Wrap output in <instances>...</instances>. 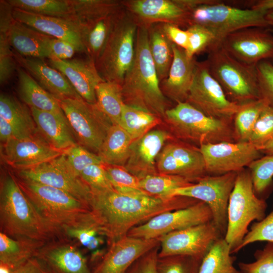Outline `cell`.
I'll use <instances>...</instances> for the list:
<instances>
[{"label": "cell", "instance_id": "cell-4", "mask_svg": "<svg viewBox=\"0 0 273 273\" xmlns=\"http://www.w3.org/2000/svg\"><path fill=\"white\" fill-rule=\"evenodd\" d=\"M189 13V25H199L210 31L219 43L228 35L249 27L271 28L267 11L242 9L219 0H181Z\"/></svg>", "mask_w": 273, "mask_h": 273}, {"label": "cell", "instance_id": "cell-52", "mask_svg": "<svg viewBox=\"0 0 273 273\" xmlns=\"http://www.w3.org/2000/svg\"><path fill=\"white\" fill-rule=\"evenodd\" d=\"M256 68L261 98L273 107V64L263 60L257 64Z\"/></svg>", "mask_w": 273, "mask_h": 273}, {"label": "cell", "instance_id": "cell-21", "mask_svg": "<svg viewBox=\"0 0 273 273\" xmlns=\"http://www.w3.org/2000/svg\"><path fill=\"white\" fill-rule=\"evenodd\" d=\"M75 240L54 238L40 248L35 257L51 273H92Z\"/></svg>", "mask_w": 273, "mask_h": 273}, {"label": "cell", "instance_id": "cell-32", "mask_svg": "<svg viewBox=\"0 0 273 273\" xmlns=\"http://www.w3.org/2000/svg\"><path fill=\"white\" fill-rule=\"evenodd\" d=\"M46 242L25 237L14 238L0 232V262L14 269L35 257Z\"/></svg>", "mask_w": 273, "mask_h": 273}, {"label": "cell", "instance_id": "cell-38", "mask_svg": "<svg viewBox=\"0 0 273 273\" xmlns=\"http://www.w3.org/2000/svg\"><path fill=\"white\" fill-rule=\"evenodd\" d=\"M161 121V118L151 112L124 104L119 125L133 141L152 130Z\"/></svg>", "mask_w": 273, "mask_h": 273}, {"label": "cell", "instance_id": "cell-60", "mask_svg": "<svg viewBox=\"0 0 273 273\" xmlns=\"http://www.w3.org/2000/svg\"><path fill=\"white\" fill-rule=\"evenodd\" d=\"M260 152L266 155H273V140L265 145Z\"/></svg>", "mask_w": 273, "mask_h": 273}, {"label": "cell", "instance_id": "cell-56", "mask_svg": "<svg viewBox=\"0 0 273 273\" xmlns=\"http://www.w3.org/2000/svg\"><path fill=\"white\" fill-rule=\"evenodd\" d=\"M162 29L173 43L186 50L188 46L189 34L187 30L172 24H160Z\"/></svg>", "mask_w": 273, "mask_h": 273}, {"label": "cell", "instance_id": "cell-51", "mask_svg": "<svg viewBox=\"0 0 273 273\" xmlns=\"http://www.w3.org/2000/svg\"><path fill=\"white\" fill-rule=\"evenodd\" d=\"M80 177L90 191L114 189L104 164H94L87 166L81 172Z\"/></svg>", "mask_w": 273, "mask_h": 273}, {"label": "cell", "instance_id": "cell-50", "mask_svg": "<svg viewBox=\"0 0 273 273\" xmlns=\"http://www.w3.org/2000/svg\"><path fill=\"white\" fill-rule=\"evenodd\" d=\"M258 241L273 243V210L260 221L254 223L234 253Z\"/></svg>", "mask_w": 273, "mask_h": 273}, {"label": "cell", "instance_id": "cell-42", "mask_svg": "<svg viewBox=\"0 0 273 273\" xmlns=\"http://www.w3.org/2000/svg\"><path fill=\"white\" fill-rule=\"evenodd\" d=\"M59 234L60 237L74 240L86 248L96 237L103 236L90 212L61 226Z\"/></svg>", "mask_w": 273, "mask_h": 273}, {"label": "cell", "instance_id": "cell-63", "mask_svg": "<svg viewBox=\"0 0 273 273\" xmlns=\"http://www.w3.org/2000/svg\"><path fill=\"white\" fill-rule=\"evenodd\" d=\"M270 30H271V31L273 32V28H270ZM271 61V62H272V63L273 64V60H271V61Z\"/></svg>", "mask_w": 273, "mask_h": 273}, {"label": "cell", "instance_id": "cell-8", "mask_svg": "<svg viewBox=\"0 0 273 273\" xmlns=\"http://www.w3.org/2000/svg\"><path fill=\"white\" fill-rule=\"evenodd\" d=\"M267 204L255 194L250 172L245 168L237 172L228 207V225L224 239L234 253L248 232L254 220L265 217Z\"/></svg>", "mask_w": 273, "mask_h": 273}, {"label": "cell", "instance_id": "cell-28", "mask_svg": "<svg viewBox=\"0 0 273 273\" xmlns=\"http://www.w3.org/2000/svg\"><path fill=\"white\" fill-rule=\"evenodd\" d=\"M14 19L41 33L67 40L74 44L79 52L85 53L80 36L74 23L70 20L36 14L13 8Z\"/></svg>", "mask_w": 273, "mask_h": 273}, {"label": "cell", "instance_id": "cell-1", "mask_svg": "<svg viewBox=\"0 0 273 273\" xmlns=\"http://www.w3.org/2000/svg\"><path fill=\"white\" fill-rule=\"evenodd\" d=\"M90 192V212L108 246L161 213L187 208L199 201L183 196L163 200L148 194H122L114 189Z\"/></svg>", "mask_w": 273, "mask_h": 273}, {"label": "cell", "instance_id": "cell-26", "mask_svg": "<svg viewBox=\"0 0 273 273\" xmlns=\"http://www.w3.org/2000/svg\"><path fill=\"white\" fill-rule=\"evenodd\" d=\"M13 53L17 63L21 68L59 100L67 98H82L67 78L59 71L46 64L43 59L26 57L16 52Z\"/></svg>", "mask_w": 273, "mask_h": 273}, {"label": "cell", "instance_id": "cell-37", "mask_svg": "<svg viewBox=\"0 0 273 273\" xmlns=\"http://www.w3.org/2000/svg\"><path fill=\"white\" fill-rule=\"evenodd\" d=\"M194 184L179 176L160 173L148 175L139 179L140 187L144 192L163 200L175 197L172 195L176 190Z\"/></svg>", "mask_w": 273, "mask_h": 273}, {"label": "cell", "instance_id": "cell-47", "mask_svg": "<svg viewBox=\"0 0 273 273\" xmlns=\"http://www.w3.org/2000/svg\"><path fill=\"white\" fill-rule=\"evenodd\" d=\"M202 260L186 255L158 258L159 273H198Z\"/></svg>", "mask_w": 273, "mask_h": 273}, {"label": "cell", "instance_id": "cell-25", "mask_svg": "<svg viewBox=\"0 0 273 273\" xmlns=\"http://www.w3.org/2000/svg\"><path fill=\"white\" fill-rule=\"evenodd\" d=\"M49 63L67 78L84 100L97 103L96 87L105 80L100 75L94 61L88 58L85 60L49 59Z\"/></svg>", "mask_w": 273, "mask_h": 273}, {"label": "cell", "instance_id": "cell-48", "mask_svg": "<svg viewBox=\"0 0 273 273\" xmlns=\"http://www.w3.org/2000/svg\"><path fill=\"white\" fill-rule=\"evenodd\" d=\"M64 153L71 169L79 177L82 171L87 166L94 164H104L97 154L79 144L72 146Z\"/></svg>", "mask_w": 273, "mask_h": 273}, {"label": "cell", "instance_id": "cell-16", "mask_svg": "<svg viewBox=\"0 0 273 273\" xmlns=\"http://www.w3.org/2000/svg\"><path fill=\"white\" fill-rule=\"evenodd\" d=\"M212 221L205 202L199 201L187 208L161 213L132 228L127 235L139 238L157 239L168 233Z\"/></svg>", "mask_w": 273, "mask_h": 273}, {"label": "cell", "instance_id": "cell-61", "mask_svg": "<svg viewBox=\"0 0 273 273\" xmlns=\"http://www.w3.org/2000/svg\"><path fill=\"white\" fill-rule=\"evenodd\" d=\"M265 19L271 28H273V9L267 11Z\"/></svg>", "mask_w": 273, "mask_h": 273}, {"label": "cell", "instance_id": "cell-62", "mask_svg": "<svg viewBox=\"0 0 273 273\" xmlns=\"http://www.w3.org/2000/svg\"><path fill=\"white\" fill-rule=\"evenodd\" d=\"M0 273H13V269L7 264L0 262Z\"/></svg>", "mask_w": 273, "mask_h": 273}, {"label": "cell", "instance_id": "cell-54", "mask_svg": "<svg viewBox=\"0 0 273 273\" xmlns=\"http://www.w3.org/2000/svg\"><path fill=\"white\" fill-rule=\"evenodd\" d=\"M160 244L139 258L126 273H159L158 253Z\"/></svg>", "mask_w": 273, "mask_h": 273}, {"label": "cell", "instance_id": "cell-9", "mask_svg": "<svg viewBox=\"0 0 273 273\" xmlns=\"http://www.w3.org/2000/svg\"><path fill=\"white\" fill-rule=\"evenodd\" d=\"M138 24L124 9L110 32L100 56L95 62L101 77L122 85L135 56Z\"/></svg>", "mask_w": 273, "mask_h": 273}, {"label": "cell", "instance_id": "cell-55", "mask_svg": "<svg viewBox=\"0 0 273 273\" xmlns=\"http://www.w3.org/2000/svg\"><path fill=\"white\" fill-rule=\"evenodd\" d=\"M49 59L67 60L71 58L76 52H79L73 43L65 40L52 37L50 42Z\"/></svg>", "mask_w": 273, "mask_h": 273}, {"label": "cell", "instance_id": "cell-15", "mask_svg": "<svg viewBox=\"0 0 273 273\" xmlns=\"http://www.w3.org/2000/svg\"><path fill=\"white\" fill-rule=\"evenodd\" d=\"M17 174L21 179L66 191L87 204L90 199V189L73 172L64 152L35 166L17 170Z\"/></svg>", "mask_w": 273, "mask_h": 273}, {"label": "cell", "instance_id": "cell-17", "mask_svg": "<svg viewBox=\"0 0 273 273\" xmlns=\"http://www.w3.org/2000/svg\"><path fill=\"white\" fill-rule=\"evenodd\" d=\"M208 175L238 172L259 158L261 152L249 142H220L201 145Z\"/></svg>", "mask_w": 273, "mask_h": 273}, {"label": "cell", "instance_id": "cell-23", "mask_svg": "<svg viewBox=\"0 0 273 273\" xmlns=\"http://www.w3.org/2000/svg\"><path fill=\"white\" fill-rule=\"evenodd\" d=\"M171 138L169 132L158 129L151 130L133 140L123 167L139 179L158 173L156 164L157 157L165 143Z\"/></svg>", "mask_w": 273, "mask_h": 273}, {"label": "cell", "instance_id": "cell-59", "mask_svg": "<svg viewBox=\"0 0 273 273\" xmlns=\"http://www.w3.org/2000/svg\"><path fill=\"white\" fill-rule=\"evenodd\" d=\"M248 4L252 9L266 11L273 9V0L251 1Z\"/></svg>", "mask_w": 273, "mask_h": 273}, {"label": "cell", "instance_id": "cell-40", "mask_svg": "<svg viewBox=\"0 0 273 273\" xmlns=\"http://www.w3.org/2000/svg\"><path fill=\"white\" fill-rule=\"evenodd\" d=\"M267 105V102L262 98L240 105L233 118L235 142L249 141L260 114Z\"/></svg>", "mask_w": 273, "mask_h": 273}, {"label": "cell", "instance_id": "cell-14", "mask_svg": "<svg viewBox=\"0 0 273 273\" xmlns=\"http://www.w3.org/2000/svg\"><path fill=\"white\" fill-rule=\"evenodd\" d=\"M221 233L212 221L165 234L160 238L158 257L186 255L202 260Z\"/></svg>", "mask_w": 273, "mask_h": 273}, {"label": "cell", "instance_id": "cell-12", "mask_svg": "<svg viewBox=\"0 0 273 273\" xmlns=\"http://www.w3.org/2000/svg\"><path fill=\"white\" fill-rule=\"evenodd\" d=\"M238 172L220 175H207L197 183L179 188L172 196H183L205 202L212 215V222L225 236L228 225L229 199L235 186Z\"/></svg>", "mask_w": 273, "mask_h": 273}, {"label": "cell", "instance_id": "cell-11", "mask_svg": "<svg viewBox=\"0 0 273 273\" xmlns=\"http://www.w3.org/2000/svg\"><path fill=\"white\" fill-rule=\"evenodd\" d=\"M78 144L98 154L113 123L96 103L83 99L59 100Z\"/></svg>", "mask_w": 273, "mask_h": 273}, {"label": "cell", "instance_id": "cell-45", "mask_svg": "<svg viewBox=\"0 0 273 273\" xmlns=\"http://www.w3.org/2000/svg\"><path fill=\"white\" fill-rule=\"evenodd\" d=\"M186 30L189 34V42L185 52L189 58H192L196 54L208 52L213 46L218 43L214 34L203 26L192 24Z\"/></svg>", "mask_w": 273, "mask_h": 273}, {"label": "cell", "instance_id": "cell-3", "mask_svg": "<svg viewBox=\"0 0 273 273\" xmlns=\"http://www.w3.org/2000/svg\"><path fill=\"white\" fill-rule=\"evenodd\" d=\"M0 232L14 238L44 242L58 237L35 210L17 177L10 173L4 174L1 180Z\"/></svg>", "mask_w": 273, "mask_h": 273}, {"label": "cell", "instance_id": "cell-39", "mask_svg": "<svg viewBox=\"0 0 273 273\" xmlns=\"http://www.w3.org/2000/svg\"><path fill=\"white\" fill-rule=\"evenodd\" d=\"M97 104L113 124H119L124 101L121 85L115 82L104 81L96 89Z\"/></svg>", "mask_w": 273, "mask_h": 273}, {"label": "cell", "instance_id": "cell-33", "mask_svg": "<svg viewBox=\"0 0 273 273\" xmlns=\"http://www.w3.org/2000/svg\"><path fill=\"white\" fill-rule=\"evenodd\" d=\"M133 140L119 124L110 127L98 153L104 164L124 166Z\"/></svg>", "mask_w": 273, "mask_h": 273}, {"label": "cell", "instance_id": "cell-13", "mask_svg": "<svg viewBox=\"0 0 273 273\" xmlns=\"http://www.w3.org/2000/svg\"><path fill=\"white\" fill-rule=\"evenodd\" d=\"M186 102L209 117L231 121L240 106L228 98L205 61L197 62Z\"/></svg>", "mask_w": 273, "mask_h": 273}, {"label": "cell", "instance_id": "cell-44", "mask_svg": "<svg viewBox=\"0 0 273 273\" xmlns=\"http://www.w3.org/2000/svg\"><path fill=\"white\" fill-rule=\"evenodd\" d=\"M256 194H262L271 186L273 177V155H266L248 166Z\"/></svg>", "mask_w": 273, "mask_h": 273}, {"label": "cell", "instance_id": "cell-41", "mask_svg": "<svg viewBox=\"0 0 273 273\" xmlns=\"http://www.w3.org/2000/svg\"><path fill=\"white\" fill-rule=\"evenodd\" d=\"M7 2L14 8L72 21L71 0H8Z\"/></svg>", "mask_w": 273, "mask_h": 273}, {"label": "cell", "instance_id": "cell-29", "mask_svg": "<svg viewBox=\"0 0 273 273\" xmlns=\"http://www.w3.org/2000/svg\"><path fill=\"white\" fill-rule=\"evenodd\" d=\"M30 111L38 134L54 148L64 152L78 144L64 113Z\"/></svg>", "mask_w": 273, "mask_h": 273}, {"label": "cell", "instance_id": "cell-18", "mask_svg": "<svg viewBox=\"0 0 273 273\" xmlns=\"http://www.w3.org/2000/svg\"><path fill=\"white\" fill-rule=\"evenodd\" d=\"M270 28L249 27L225 36L221 46L232 56L249 65L273 60V32Z\"/></svg>", "mask_w": 273, "mask_h": 273}, {"label": "cell", "instance_id": "cell-46", "mask_svg": "<svg viewBox=\"0 0 273 273\" xmlns=\"http://www.w3.org/2000/svg\"><path fill=\"white\" fill-rule=\"evenodd\" d=\"M273 140V107L266 106L260 114L249 142L260 151Z\"/></svg>", "mask_w": 273, "mask_h": 273}, {"label": "cell", "instance_id": "cell-20", "mask_svg": "<svg viewBox=\"0 0 273 273\" xmlns=\"http://www.w3.org/2000/svg\"><path fill=\"white\" fill-rule=\"evenodd\" d=\"M156 167L158 173L179 176L193 183L208 175L200 149L181 143L164 146L157 157Z\"/></svg>", "mask_w": 273, "mask_h": 273}, {"label": "cell", "instance_id": "cell-53", "mask_svg": "<svg viewBox=\"0 0 273 273\" xmlns=\"http://www.w3.org/2000/svg\"><path fill=\"white\" fill-rule=\"evenodd\" d=\"M16 61L11 50L7 35L0 33V82L7 83L17 69Z\"/></svg>", "mask_w": 273, "mask_h": 273}, {"label": "cell", "instance_id": "cell-5", "mask_svg": "<svg viewBox=\"0 0 273 273\" xmlns=\"http://www.w3.org/2000/svg\"><path fill=\"white\" fill-rule=\"evenodd\" d=\"M73 17L88 58L100 56L113 26L124 10L121 1L72 0Z\"/></svg>", "mask_w": 273, "mask_h": 273}, {"label": "cell", "instance_id": "cell-22", "mask_svg": "<svg viewBox=\"0 0 273 273\" xmlns=\"http://www.w3.org/2000/svg\"><path fill=\"white\" fill-rule=\"evenodd\" d=\"M159 244V238L146 239L126 235L109 246L92 273H126L139 258Z\"/></svg>", "mask_w": 273, "mask_h": 273}, {"label": "cell", "instance_id": "cell-7", "mask_svg": "<svg viewBox=\"0 0 273 273\" xmlns=\"http://www.w3.org/2000/svg\"><path fill=\"white\" fill-rule=\"evenodd\" d=\"M163 119L177 138L200 146L235 142L232 121L209 117L187 102L167 109Z\"/></svg>", "mask_w": 273, "mask_h": 273}, {"label": "cell", "instance_id": "cell-2", "mask_svg": "<svg viewBox=\"0 0 273 273\" xmlns=\"http://www.w3.org/2000/svg\"><path fill=\"white\" fill-rule=\"evenodd\" d=\"M124 103L163 119L168 99L163 93L150 52L148 28L138 26L133 62L121 85Z\"/></svg>", "mask_w": 273, "mask_h": 273}, {"label": "cell", "instance_id": "cell-31", "mask_svg": "<svg viewBox=\"0 0 273 273\" xmlns=\"http://www.w3.org/2000/svg\"><path fill=\"white\" fill-rule=\"evenodd\" d=\"M18 92L25 104L38 110L63 113L58 99L42 87L23 68L17 69Z\"/></svg>", "mask_w": 273, "mask_h": 273}, {"label": "cell", "instance_id": "cell-34", "mask_svg": "<svg viewBox=\"0 0 273 273\" xmlns=\"http://www.w3.org/2000/svg\"><path fill=\"white\" fill-rule=\"evenodd\" d=\"M0 116L10 123L24 138L39 134L31 111L13 96L1 94Z\"/></svg>", "mask_w": 273, "mask_h": 273}, {"label": "cell", "instance_id": "cell-35", "mask_svg": "<svg viewBox=\"0 0 273 273\" xmlns=\"http://www.w3.org/2000/svg\"><path fill=\"white\" fill-rule=\"evenodd\" d=\"M150 52L160 81L168 76L173 58L172 43L163 31L160 24L148 28Z\"/></svg>", "mask_w": 273, "mask_h": 273}, {"label": "cell", "instance_id": "cell-27", "mask_svg": "<svg viewBox=\"0 0 273 273\" xmlns=\"http://www.w3.org/2000/svg\"><path fill=\"white\" fill-rule=\"evenodd\" d=\"M173 58L167 78L161 82V89L168 99L176 103L186 102L197 62L189 58L185 50L172 43Z\"/></svg>", "mask_w": 273, "mask_h": 273}, {"label": "cell", "instance_id": "cell-49", "mask_svg": "<svg viewBox=\"0 0 273 273\" xmlns=\"http://www.w3.org/2000/svg\"><path fill=\"white\" fill-rule=\"evenodd\" d=\"M255 260L238 263L240 273H273V243L268 242L254 253Z\"/></svg>", "mask_w": 273, "mask_h": 273}, {"label": "cell", "instance_id": "cell-58", "mask_svg": "<svg viewBox=\"0 0 273 273\" xmlns=\"http://www.w3.org/2000/svg\"><path fill=\"white\" fill-rule=\"evenodd\" d=\"M24 139L22 134L8 121L0 116V140L2 143L13 139Z\"/></svg>", "mask_w": 273, "mask_h": 273}, {"label": "cell", "instance_id": "cell-19", "mask_svg": "<svg viewBox=\"0 0 273 273\" xmlns=\"http://www.w3.org/2000/svg\"><path fill=\"white\" fill-rule=\"evenodd\" d=\"M121 3L138 26L170 23L189 25V13L180 0H124Z\"/></svg>", "mask_w": 273, "mask_h": 273}, {"label": "cell", "instance_id": "cell-36", "mask_svg": "<svg viewBox=\"0 0 273 273\" xmlns=\"http://www.w3.org/2000/svg\"><path fill=\"white\" fill-rule=\"evenodd\" d=\"M224 237L216 240L203 258L198 273H240L234 265L236 257Z\"/></svg>", "mask_w": 273, "mask_h": 273}, {"label": "cell", "instance_id": "cell-43", "mask_svg": "<svg viewBox=\"0 0 273 273\" xmlns=\"http://www.w3.org/2000/svg\"><path fill=\"white\" fill-rule=\"evenodd\" d=\"M105 167L111 185L116 192L129 195L147 194L140 188L139 179L123 166L105 164Z\"/></svg>", "mask_w": 273, "mask_h": 273}, {"label": "cell", "instance_id": "cell-24", "mask_svg": "<svg viewBox=\"0 0 273 273\" xmlns=\"http://www.w3.org/2000/svg\"><path fill=\"white\" fill-rule=\"evenodd\" d=\"M2 152L6 161L19 170L51 160L64 152L54 148L38 134L11 140L3 144Z\"/></svg>", "mask_w": 273, "mask_h": 273}, {"label": "cell", "instance_id": "cell-30", "mask_svg": "<svg viewBox=\"0 0 273 273\" xmlns=\"http://www.w3.org/2000/svg\"><path fill=\"white\" fill-rule=\"evenodd\" d=\"M9 43L20 55L43 59L50 58L52 37L41 33L13 19L8 30Z\"/></svg>", "mask_w": 273, "mask_h": 273}, {"label": "cell", "instance_id": "cell-57", "mask_svg": "<svg viewBox=\"0 0 273 273\" xmlns=\"http://www.w3.org/2000/svg\"><path fill=\"white\" fill-rule=\"evenodd\" d=\"M13 273H51L35 257L13 269Z\"/></svg>", "mask_w": 273, "mask_h": 273}, {"label": "cell", "instance_id": "cell-10", "mask_svg": "<svg viewBox=\"0 0 273 273\" xmlns=\"http://www.w3.org/2000/svg\"><path fill=\"white\" fill-rule=\"evenodd\" d=\"M17 179L38 213L59 236L61 226L90 212L87 203L66 191L18 177Z\"/></svg>", "mask_w": 273, "mask_h": 273}, {"label": "cell", "instance_id": "cell-6", "mask_svg": "<svg viewBox=\"0 0 273 273\" xmlns=\"http://www.w3.org/2000/svg\"><path fill=\"white\" fill-rule=\"evenodd\" d=\"M205 61L210 73L230 101L240 105L261 98L257 65H249L239 61L219 43L208 51Z\"/></svg>", "mask_w": 273, "mask_h": 273}]
</instances>
